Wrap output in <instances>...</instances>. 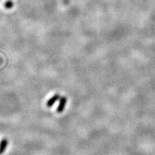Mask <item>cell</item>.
Instances as JSON below:
<instances>
[{
    "instance_id": "cell-1",
    "label": "cell",
    "mask_w": 155,
    "mask_h": 155,
    "mask_svg": "<svg viewBox=\"0 0 155 155\" xmlns=\"http://www.w3.org/2000/svg\"><path fill=\"white\" fill-rule=\"evenodd\" d=\"M66 104H67L66 97L65 96L61 97V100H60V104H59V105L58 106L56 111H57L58 113H62V112L64 111V109H65V106H66Z\"/></svg>"
},
{
    "instance_id": "cell-2",
    "label": "cell",
    "mask_w": 155,
    "mask_h": 155,
    "mask_svg": "<svg viewBox=\"0 0 155 155\" xmlns=\"http://www.w3.org/2000/svg\"><path fill=\"white\" fill-rule=\"evenodd\" d=\"M61 98V96H60L59 94H55L54 95L53 97H51V98H50L49 100H48V101L47 103V106L48 107H52L54 104H55L56 101H58V100H59V98Z\"/></svg>"
},
{
    "instance_id": "cell-3",
    "label": "cell",
    "mask_w": 155,
    "mask_h": 155,
    "mask_svg": "<svg viewBox=\"0 0 155 155\" xmlns=\"http://www.w3.org/2000/svg\"><path fill=\"white\" fill-rule=\"evenodd\" d=\"M7 146H8V140L7 139H3L0 142V155L5 152Z\"/></svg>"
},
{
    "instance_id": "cell-4",
    "label": "cell",
    "mask_w": 155,
    "mask_h": 155,
    "mask_svg": "<svg viewBox=\"0 0 155 155\" xmlns=\"http://www.w3.org/2000/svg\"><path fill=\"white\" fill-rule=\"evenodd\" d=\"M13 7V3H12V2H11V1H8V2H7L5 3V7L7 9H10V8H12V7Z\"/></svg>"
}]
</instances>
